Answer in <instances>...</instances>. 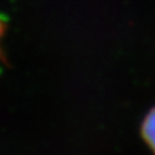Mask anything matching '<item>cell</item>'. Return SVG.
I'll return each mask as SVG.
<instances>
[{
  "instance_id": "cell-1",
  "label": "cell",
  "mask_w": 155,
  "mask_h": 155,
  "mask_svg": "<svg viewBox=\"0 0 155 155\" xmlns=\"http://www.w3.org/2000/svg\"><path fill=\"white\" fill-rule=\"evenodd\" d=\"M142 137L155 154V106L147 114L142 124Z\"/></svg>"
},
{
  "instance_id": "cell-2",
  "label": "cell",
  "mask_w": 155,
  "mask_h": 155,
  "mask_svg": "<svg viewBox=\"0 0 155 155\" xmlns=\"http://www.w3.org/2000/svg\"><path fill=\"white\" fill-rule=\"evenodd\" d=\"M3 32H4V27H3V23H2V21H0V41H2Z\"/></svg>"
}]
</instances>
